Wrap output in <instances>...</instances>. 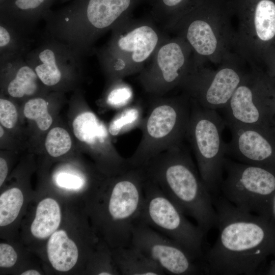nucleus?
<instances>
[{
  "label": "nucleus",
  "instance_id": "4c0bfd02",
  "mask_svg": "<svg viewBox=\"0 0 275 275\" xmlns=\"http://www.w3.org/2000/svg\"><path fill=\"white\" fill-rule=\"evenodd\" d=\"M272 94H273V97H274V104H275V89L273 88V92H272Z\"/></svg>",
  "mask_w": 275,
  "mask_h": 275
},
{
  "label": "nucleus",
  "instance_id": "a19ab883",
  "mask_svg": "<svg viewBox=\"0 0 275 275\" xmlns=\"http://www.w3.org/2000/svg\"><path fill=\"white\" fill-rule=\"evenodd\" d=\"M274 207H275V202H274Z\"/></svg>",
  "mask_w": 275,
  "mask_h": 275
},
{
  "label": "nucleus",
  "instance_id": "0eeeda50",
  "mask_svg": "<svg viewBox=\"0 0 275 275\" xmlns=\"http://www.w3.org/2000/svg\"><path fill=\"white\" fill-rule=\"evenodd\" d=\"M191 101L185 139L196 157L202 181L212 196H217L223 179L226 143L222 133L226 123L216 110L203 108Z\"/></svg>",
  "mask_w": 275,
  "mask_h": 275
},
{
  "label": "nucleus",
  "instance_id": "c9c22d12",
  "mask_svg": "<svg viewBox=\"0 0 275 275\" xmlns=\"http://www.w3.org/2000/svg\"><path fill=\"white\" fill-rule=\"evenodd\" d=\"M21 275H40V273L34 269H30L22 272Z\"/></svg>",
  "mask_w": 275,
  "mask_h": 275
},
{
  "label": "nucleus",
  "instance_id": "423d86ee",
  "mask_svg": "<svg viewBox=\"0 0 275 275\" xmlns=\"http://www.w3.org/2000/svg\"><path fill=\"white\" fill-rule=\"evenodd\" d=\"M145 179L143 167H130L106 182L101 212L107 238L115 248L131 245L132 230L144 205Z\"/></svg>",
  "mask_w": 275,
  "mask_h": 275
},
{
  "label": "nucleus",
  "instance_id": "c756f323",
  "mask_svg": "<svg viewBox=\"0 0 275 275\" xmlns=\"http://www.w3.org/2000/svg\"><path fill=\"white\" fill-rule=\"evenodd\" d=\"M111 84V88L106 97L108 105L114 108H123L128 105L133 98L131 88L123 80Z\"/></svg>",
  "mask_w": 275,
  "mask_h": 275
},
{
  "label": "nucleus",
  "instance_id": "a878e982",
  "mask_svg": "<svg viewBox=\"0 0 275 275\" xmlns=\"http://www.w3.org/2000/svg\"><path fill=\"white\" fill-rule=\"evenodd\" d=\"M142 114V109L139 105H128L123 107L109 123V134L117 136L138 126H141L144 120Z\"/></svg>",
  "mask_w": 275,
  "mask_h": 275
},
{
  "label": "nucleus",
  "instance_id": "393cba45",
  "mask_svg": "<svg viewBox=\"0 0 275 275\" xmlns=\"http://www.w3.org/2000/svg\"><path fill=\"white\" fill-rule=\"evenodd\" d=\"M61 219L60 206L50 198L41 201L37 207L35 217L31 226L32 235L39 239L50 236L58 228Z\"/></svg>",
  "mask_w": 275,
  "mask_h": 275
},
{
  "label": "nucleus",
  "instance_id": "1a4fd4ad",
  "mask_svg": "<svg viewBox=\"0 0 275 275\" xmlns=\"http://www.w3.org/2000/svg\"><path fill=\"white\" fill-rule=\"evenodd\" d=\"M231 12L224 0H202L184 14L170 31L182 38L190 46L193 63L201 59H213L221 53L225 32L219 22Z\"/></svg>",
  "mask_w": 275,
  "mask_h": 275
},
{
  "label": "nucleus",
  "instance_id": "f704fd0d",
  "mask_svg": "<svg viewBox=\"0 0 275 275\" xmlns=\"http://www.w3.org/2000/svg\"><path fill=\"white\" fill-rule=\"evenodd\" d=\"M271 78L275 77V50L267 64Z\"/></svg>",
  "mask_w": 275,
  "mask_h": 275
},
{
  "label": "nucleus",
  "instance_id": "a211bd4d",
  "mask_svg": "<svg viewBox=\"0 0 275 275\" xmlns=\"http://www.w3.org/2000/svg\"><path fill=\"white\" fill-rule=\"evenodd\" d=\"M231 139L226 143V155L237 161L264 167L275 159V144L265 126L228 125Z\"/></svg>",
  "mask_w": 275,
  "mask_h": 275
},
{
  "label": "nucleus",
  "instance_id": "2eb2a0df",
  "mask_svg": "<svg viewBox=\"0 0 275 275\" xmlns=\"http://www.w3.org/2000/svg\"><path fill=\"white\" fill-rule=\"evenodd\" d=\"M244 76L230 66L222 67L213 72L203 70L201 66L194 67L179 87L203 108L223 109Z\"/></svg>",
  "mask_w": 275,
  "mask_h": 275
},
{
  "label": "nucleus",
  "instance_id": "cd10ccee",
  "mask_svg": "<svg viewBox=\"0 0 275 275\" xmlns=\"http://www.w3.org/2000/svg\"><path fill=\"white\" fill-rule=\"evenodd\" d=\"M23 202L21 191L14 187L4 191L0 196V226L12 223L17 217Z\"/></svg>",
  "mask_w": 275,
  "mask_h": 275
},
{
  "label": "nucleus",
  "instance_id": "9b49d317",
  "mask_svg": "<svg viewBox=\"0 0 275 275\" xmlns=\"http://www.w3.org/2000/svg\"><path fill=\"white\" fill-rule=\"evenodd\" d=\"M191 53L182 38L168 37L139 73L138 79L144 90L151 96H162L179 87L194 67Z\"/></svg>",
  "mask_w": 275,
  "mask_h": 275
},
{
  "label": "nucleus",
  "instance_id": "412c9836",
  "mask_svg": "<svg viewBox=\"0 0 275 275\" xmlns=\"http://www.w3.org/2000/svg\"><path fill=\"white\" fill-rule=\"evenodd\" d=\"M113 257L120 273L123 275L166 274L155 262L131 246L116 248Z\"/></svg>",
  "mask_w": 275,
  "mask_h": 275
},
{
  "label": "nucleus",
  "instance_id": "473e14b6",
  "mask_svg": "<svg viewBox=\"0 0 275 275\" xmlns=\"http://www.w3.org/2000/svg\"><path fill=\"white\" fill-rule=\"evenodd\" d=\"M59 186L68 189H78L82 187L85 183L84 179L80 177L68 173H61L57 178Z\"/></svg>",
  "mask_w": 275,
  "mask_h": 275
},
{
  "label": "nucleus",
  "instance_id": "20e7f679",
  "mask_svg": "<svg viewBox=\"0 0 275 275\" xmlns=\"http://www.w3.org/2000/svg\"><path fill=\"white\" fill-rule=\"evenodd\" d=\"M156 23L150 15L141 18L128 16L112 29L106 44L94 49L109 83L139 73L169 37Z\"/></svg>",
  "mask_w": 275,
  "mask_h": 275
},
{
  "label": "nucleus",
  "instance_id": "2f4dec72",
  "mask_svg": "<svg viewBox=\"0 0 275 275\" xmlns=\"http://www.w3.org/2000/svg\"><path fill=\"white\" fill-rule=\"evenodd\" d=\"M17 255L13 248L7 243L0 244V266L10 268L16 263Z\"/></svg>",
  "mask_w": 275,
  "mask_h": 275
},
{
  "label": "nucleus",
  "instance_id": "b1692460",
  "mask_svg": "<svg viewBox=\"0 0 275 275\" xmlns=\"http://www.w3.org/2000/svg\"><path fill=\"white\" fill-rule=\"evenodd\" d=\"M202 0H149L150 16L164 31H170L180 18Z\"/></svg>",
  "mask_w": 275,
  "mask_h": 275
},
{
  "label": "nucleus",
  "instance_id": "c85d7f7f",
  "mask_svg": "<svg viewBox=\"0 0 275 275\" xmlns=\"http://www.w3.org/2000/svg\"><path fill=\"white\" fill-rule=\"evenodd\" d=\"M72 147V140L69 132L61 127L51 128L45 140V148L48 154L58 157L67 153Z\"/></svg>",
  "mask_w": 275,
  "mask_h": 275
},
{
  "label": "nucleus",
  "instance_id": "dca6fc26",
  "mask_svg": "<svg viewBox=\"0 0 275 275\" xmlns=\"http://www.w3.org/2000/svg\"><path fill=\"white\" fill-rule=\"evenodd\" d=\"M238 16L246 41L267 64L275 50V0H230Z\"/></svg>",
  "mask_w": 275,
  "mask_h": 275
},
{
  "label": "nucleus",
  "instance_id": "58836bf2",
  "mask_svg": "<svg viewBox=\"0 0 275 275\" xmlns=\"http://www.w3.org/2000/svg\"><path fill=\"white\" fill-rule=\"evenodd\" d=\"M61 1L62 2L64 3V2H68V1H69L70 0H61Z\"/></svg>",
  "mask_w": 275,
  "mask_h": 275
},
{
  "label": "nucleus",
  "instance_id": "ddd939ff",
  "mask_svg": "<svg viewBox=\"0 0 275 275\" xmlns=\"http://www.w3.org/2000/svg\"><path fill=\"white\" fill-rule=\"evenodd\" d=\"M130 246L155 262L166 273L205 274L201 261L176 241L141 221L133 229Z\"/></svg>",
  "mask_w": 275,
  "mask_h": 275
},
{
  "label": "nucleus",
  "instance_id": "aec40b11",
  "mask_svg": "<svg viewBox=\"0 0 275 275\" xmlns=\"http://www.w3.org/2000/svg\"><path fill=\"white\" fill-rule=\"evenodd\" d=\"M56 0H5L0 4V18L31 35Z\"/></svg>",
  "mask_w": 275,
  "mask_h": 275
},
{
  "label": "nucleus",
  "instance_id": "5701e85b",
  "mask_svg": "<svg viewBox=\"0 0 275 275\" xmlns=\"http://www.w3.org/2000/svg\"><path fill=\"white\" fill-rule=\"evenodd\" d=\"M47 253L52 267L62 272L72 269L78 257L76 244L63 230L55 231L50 236L47 244Z\"/></svg>",
  "mask_w": 275,
  "mask_h": 275
},
{
  "label": "nucleus",
  "instance_id": "f03ea898",
  "mask_svg": "<svg viewBox=\"0 0 275 275\" xmlns=\"http://www.w3.org/2000/svg\"><path fill=\"white\" fill-rule=\"evenodd\" d=\"M143 168L146 178L184 215L193 217L205 234L216 227L217 214L212 196L183 143L160 153Z\"/></svg>",
  "mask_w": 275,
  "mask_h": 275
},
{
  "label": "nucleus",
  "instance_id": "39448f33",
  "mask_svg": "<svg viewBox=\"0 0 275 275\" xmlns=\"http://www.w3.org/2000/svg\"><path fill=\"white\" fill-rule=\"evenodd\" d=\"M141 125V140L128 158L130 167L145 166L168 149L183 143L190 118L191 101L185 93L172 97L152 96Z\"/></svg>",
  "mask_w": 275,
  "mask_h": 275
},
{
  "label": "nucleus",
  "instance_id": "4468645a",
  "mask_svg": "<svg viewBox=\"0 0 275 275\" xmlns=\"http://www.w3.org/2000/svg\"><path fill=\"white\" fill-rule=\"evenodd\" d=\"M273 87L269 79L260 74L244 75L223 108L226 125L265 126Z\"/></svg>",
  "mask_w": 275,
  "mask_h": 275
},
{
  "label": "nucleus",
  "instance_id": "f257e3e1",
  "mask_svg": "<svg viewBox=\"0 0 275 275\" xmlns=\"http://www.w3.org/2000/svg\"><path fill=\"white\" fill-rule=\"evenodd\" d=\"M212 199L218 235L204 253L205 274H253L272 246L270 228L261 215L239 209L222 195Z\"/></svg>",
  "mask_w": 275,
  "mask_h": 275
},
{
  "label": "nucleus",
  "instance_id": "ea45409f",
  "mask_svg": "<svg viewBox=\"0 0 275 275\" xmlns=\"http://www.w3.org/2000/svg\"><path fill=\"white\" fill-rule=\"evenodd\" d=\"M5 0H0V4H2V3L4 2Z\"/></svg>",
  "mask_w": 275,
  "mask_h": 275
},
{
  "label": "nucleus",
  "instance_id": "9d476101",
  "mask_svg": "<svg viewBox=\"0 0 275 275\" xmlns=\"http://www.w3.org/2000/svg\"><path fill=\"white\" fill-rule=\"evenodd\" d=\"M226 176L220 186L222 196L239 209L261 215L275 194V174L260 166L225 157Z\"/></svg>",
  "mask_w": 275,
  "mask_h": 275
},
{
  "label": "nucleus",
  "instance_id": "bb28decb",
  "mask_svg": "<svg viewBox=\"0 0 275 275\" xmlns=\"http://www.w3.org/2000/svg\"><path fill=\"white\" fill-rule=\"evenodd\" d=\"M48 108L47 100L42 97L35 96L25 102L23 109V115L26 119L34 121L40 130L46 131L53 122Z\"/></svg>",
  "mask_w": 275,
  "mask_h": 275
},
{
  "label": "nucleus",
  "instance_id": "f3484780",
  "mask_svg": "<svg viewBox=\"0 0 275 275\" xmlns=\"http://www.w3.org/2000/svg\"><path fill=\"white\" fill-rule=\"evenodd\" d=\"M72 125L74 135L89 148L103 172L113 175L128 168L127 158L117 152L108 128L93 112L86 111L80 113L74 118Z\"/></svg>",
  "mask_w": 275,
  "mask_h": 275
},
{
  "label": "nucleus",
  "instance_id": "6e6552de",
  "mask_svg": "<svg viewBox=\"0 0 275 275\" xmlns=\"http://www.w3.org/2000/svg\"><path fill=\"white\" fill-rule=\"evenodd\" d=\"M144 202L140 221L176 241L194 257L202 261L205 234L146 177Z\"/></svg>",
  "mask_w": 275,
  "mask_h": 275
},
{
  "label": "nucleus",
  "instance_id": "6ab92c4d",
  "mask_svg": "<svg viewBox=\"0 0 275 275\" xmlns=\"http://www.w3.org/2000/svg\"><path fill=\"white\" fill-rule=\"evenodd\" d=\"M0 67L3 89L5 93L13 98L34 97L46 88L24 58L1 63Z\"/></svg>",
  "mask_w": 275,
  "mask_h": 275
},
{
  "label": "nucleus",
  "instance_id": "7c9ffc66",
  "mask_svg": "<svg viewBox=\"0 0 275 275\" xmlns=\"http://www.w3.org/2000/svg\"><path fill=\"white\" fill-rule=\"evenodd\" d=\"M18 112L14 104L10 100L0 99V123L5 128H14L18 122Z\"/></svg>",
  "mask_w": 275,
  "mask_h": 275
},
{
  "label": "nucleus",
  "instance_id": "7ed1b4c3",
  "mask_svg": "<svg viewBox=\"0 0 275 275\" xmlns=\"http://www.w3.org/2000/svg\"><path fill=\"white\" fill-rule=\"evenodd\" d=\"M145 1L73 0L46 13L45 36L70 46L82 57L92 54L97 40Z\"/></svg>",
  "mask_w": 275,
  "mask_h": 275
},
{
  "label": "nucleus",
  "instance_id": "f8f14e48",
  "mask_svg": "<svg viewBox=\"0 0 275 275\" xmlns=\"http://www.w3.org/2000/svg\"><path fill=\"white\" fill-rule=\"evenodd\" d=\"M82 57L70 46L45 37L24 58L46 88L65 89L81 77Z\"/></svg>",
  "mask_w": 275,
  "mask_h": 275
},
{
  "label": "nucleus",
  "instance_id": "4be33fe9",
  "mask_svg": "<svg viewBox=\"0 0 275 275\" xmlns=\"http://www.w3.org/2000/svg\"><path fill=\"white\" fill-rule=\"evenodd\" d=\"M30 36L0 18V64L25 58L33 49V41Z\"/></svg>",
  "mask_w": 275,
  "mask_h": 275
},
{
  "label": "nucleus",
  "instance_id": "e433bc0d",
  "mask_svg": "<svg viewBox=\"0 0 275 275\" xmlns=\"http://www.w3.org/2000/svg\"><path fill=\"white\" fill-rule=\"evenodd\" d=\"M3 127H4L1 125L0 126V137L1 138H2V136H3L4 134V130Z\"/></svg>",
  "mask_w": 275,
  "mask_h": 275
},
{
  "label": "nucleus",
  "instance_id": "72a5a7b5",
  "mask_svg": "<svg viewBox=\"0 0 275 275\" xmlns=\"http://www.w3.org/2000/svg\"><path fill=\"white\" fill-rule=\"evenodd\" d=\"M8 166L6 160L1 157L0 158V186L5 181L8 174Z\"/></svg>",
  "mask_w": 275,
  "mask_h": 275
}]
</instances>
